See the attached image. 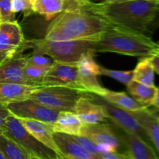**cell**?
Here are the masks:
<instances>
[{
    "mask_svg": "<svg viewBox=\"0 0 159 159\" xmlns=\"http://www.w3.org/2000/svg\"><path fill=\"white\" fill-rule=\"evenodd\" d=\"M0 159H6V158H5L4 155H3L1 153V152H0Z\"/></svg>",
    "mask_w": 159,
    "mask_h": 159,
    "instance_id": "74e56055",
    "label": "cell"
},
{
    "mask_svg": "<svg viewBox=\"0 0 159 159\" xmlns=\"http://www.w3.org/2000/svg\"><path fill=\"white\" fill-rule=\"evenodd\" d=\"M66 2L67 0H35L34 12L43 16L46 20H51L65 9Z\"/></svg>",
    "mask_w": 159,
    "mask_h": 159,
    "instance_id": "cb8c5ba5",
    "label": "cell"
},
{
    "mask_svg": "<svg viewBox=\"0 0 159 159\" xmlns=\"http://www.w3.org/2000/svg\"><path fill=\"white\" fill-rule=\"evenodd\" d=\"M156 44H157V48H158V49H159V41L156 42Z\"/></svg>",
    "mask_w": 159,
    "mask_h": 159,
    "instance_id": "ab89813d",
    "label": "cell"
},
{
    "mask_svg": "<svg viewBox=\"0 0 159 159\" xmlns=\"http://www.w3.org/2000/svg\"><path fill=\"white\" fill-rule=\"evenodd\" d=\"M152 106L159 110V86L157 88V93L153 100V102H152Z\"/></svg>",
    "mask_w": 159,
    "mask_h": 159,
    "instance_id": "d590c367",
    "label": "cell"
},
{
    "mask_svg": "<svg viewBox=\"0 0 159 159\" xmlns=\"http://www.w3.org/2000/svg\"><path fill=\"white\" fill-rule=\"evenodd\" d=\"M24 36L17 21L0 23V51H23Z\"/></svg>",
    "mask_w": 159,
    "mask_h": 159,
    "instance_id": "2e32d148",
    "label": "cell"
},
{
    "mask_svg": "<svg viewBox=\"0 0 159 159\" xmlns=\"http://www.w3.org/2000/svg\"><path fill=\"white\" fill-rule=\"evenodd\" d=\"M119 138L124 148L127 159H158L155 148L135 134L124 131L116 127Z\"/></svg>",
    "mask_w": 159,
    "mask_h": 159,
    "instance_id": "8fae6325",
    "label": "cell"
},
{
    "mask_svg": "<svg viewBox=\"0 0 159 159\" xmlns=\"http://www.w3.org/2000/svg\"><path fill=\"white\" fill-rule=\"evenodd\" d=\"M82 147L85 149H86L89 152H90L91 154L94 155L95 156H96L97 159H99V152H98L97 149V144L96 143L93 142V141L88 138L87 137L83 136V135H71Z\"/></svg>",
    "mask_w": 159,
    "mask_h": 159,
    "instance_id": "4dcf8cb0",
    "label": "cell"
},
{
    "mask_svg": "<svg viewBox=\"0 0 159 159\" xmlns=\"http://www.w3.org/2000/svg\"><path fill=\"white\" fill-rule=\"evenodd\" d=\"M95 51H89L81 56L77 61L79 79L85 93L100 96L106 88L98 81L100 76V65L95 61Z\"/></svg>",
    "mask_w": 159,
    "mask_h": 159,
    "instance_id": "30bf717a",
    "label": "cell"
},
{
    "mask_svg": "<svg viewBox=\"0 0 159 159\" xmlns=\"http://www.w3.org/2000/svg\"><path fill=\"white\" fill-rule=\"evenodd\" d=\"M0 23H2V20H1V15H0Z\"/></svg>",
    "mask_w": 159,
    "mask_h": 159,
    "instance_id": "60d3db41",
    "label": "cell"
},
{
    "mask_svg": "<svg viewBox=\"0 0 159 159\" xmlns=\"http://www.w3.org/2000/svg\"><path fill=\"white\" fill-rule=\"evenodd\" d=\"M77 6L99 16L116 27L152 37L159 27V2L129 0L93 2L91 0H69Z\"/></svg>",
    "mask_w": 159,
    "mask_h": 159,
    "instance_id": "6da1fadb",
    "label": "cell"
},
{
    "mask_svg": "<svg viewBox=\"0 0 159 159\" xmlns=\"http://www.w3.org/2000/svg\"><path fill=\"white\" fill-rule=\"evenodd\" d=\"M156 42L152 37L113 26L95 41L96 52H110L132 57H144L154 54Z\"/></svg>",
    "mask_w": 159,
    "mask_h": 159,
    "instance_id": "3957f363",
    "label": "cell"
},
{
    "mask_svg": "<svg viewBox=\"0 0 159 159\" xmlns=\"http://www.w3.org/2000/svg\"><path fill=\"white\" fill-rule=\"evenodd\" d=\"M16 54L0 65V82H15L34 85L26 77L24 67L29 55Z\"/></svg>",
    "mask_w": 159,
    "mask_h": 159,
    "instance_id": "5bb4252c",
    "label": "cell"
},
{
    "mask_svg": "<svg viewBox=\"0 0 159 159\" xmlns=\"http://www.w3.org/2000/svg\"><path fill=\"white\" fill-rule=\"evenodd\" d=\"M48 68H40L26 61L24 67V73L28 80L34 85L41 86V82Z\"/></svg>",
    "mask_w": 159,
    "mask_h": 159,
    "instance_id": "484cf974",
    "label": "cell"
},
{
    "mask_svg": "<svg viewBox=\"0 0 159 159\" xmlns=\"http://www.w3.org/2000/svg\"><path fill=\"white\" fill-rule=\"evenodd\" d=\"M155 52H157V53H158V54H159V49L158 48H156V50H155Z\"/></svg>",
    "mask_w": 159,
    "mask_h": 159,
    "instance_id": "f35d334b",
    "label": "cell"
},
{
    "mask_svg": "<svg viewBox=\"0 0 159 159\" xmlns=\"http://www.w3.org/2000/svg\"><path fill=\"white\" fill-rule=\"evenodd\" d=\"M74 112L85 124H95L108 120L103 106L94 100L89 93L79 98L75 106Z\"/></svg>",
    "mask_w": 159,
    "mask_h": 159,
    "instance_id": "4fadbf2b",
    "label": "cell"
},
{
    "mask_svg": "<svg viewBox=\"0 0 159 159\" xmlns=\"http://www.w3.org/2000/svg\"><path fill=\"white\" fill-rule=\"evenodd\" d=\"M23 51H0V65L9 59L12 58V57L17 54L18 53L22 52Z\"/></svg>",
    "mask_w": 159,
    "mask_h": 159,
    "instance_id": "836d02e7",
    "label": "cell"
},
{
    "mask_svg": "<svg viewBox=\"0 0 159 159\" xmlns=\"http://www.w3.org/2000/svg\"><path fill=\"white\" fill-rule=\"evenodd\" d=\"M0 15L2 23L16 21V13L12 9V0H0Z\"/></svg>",
    "mask_w": 159,
    "mask_h": 159,
    "instance_id": "f1b7e54d",
    "label": "cell"
},
{
    "mask_svg": "<svg viewBox=\"0 0 159 159\" xmlns=\"http://www.w3.org/2000/svg\"><path fill=\"white\" fill-rule=\"evenodd\" d=\"M9 115H11V113L8 110L6 106L0 103V134H4L6 118Z\"/></svg>",
    "mask_w": 159,
    "mask_h": 159,
    "instance_id": "d6a6232c",
    "label": "cell"
},
{
    "mask_svg": "<svg viewBox=\"0 0 159 159\" xmlns=\"http://www.w3.org/2000/svg\"><path fill=\"white\" fill-rule=\"evenodd\" d=\"M38 85H30L15 82H0V103L6 105L14 101L29 98Z\"/></svg>",
    "mask_w": 159,
    "mask_h": 159,
    "instance_id": "d6986e66",
    "label": "cell"
},
{
    "mask_svg": "<svg viewBox=\"0 0 159 159\" xmlns=\"http://www.w3.org/2000/svg\"><path fill=\"white\" fill-rule=\"evenodd\" d=\"M53 61L54 60L50 57H46L44 54H31L30 55L28 56L27 58V62L29 63L40 67V68H48V69L52 65Z\"/></svg>",
    "mask_w": 159,
    "mask_h": 159,
    "instance_id": "f546056e",
    "label": "cell"
},
{
    "mask_svg": "<svg viewBox=\"0 0 159 159\" xmlns=\"http://www.w3.org/2000/svg\"><path fill=\"white\" fill-rule=\"evenodd\" d=\"M90 95L94 100L97 101L98 102L103 106L107 113L108 120H110L116 127H119L120 129L124 131L130 132V133L138 135L142 139L152 145L145 130L130 112L110 103L97 95L92 94V93H90Z\"/></svg>",
    "mask_w": 159,
    "mask_h": 159,
    "instance_id": "9c48e42d",
    "label": "cell"
},
{
    "mask_svg": "<svg viewBox=\"0 0 159 159\" xmlns=\"http://www.w3.org/2000/svg\"><path fill=\"white\" fill-rule=\"evenodd\" d=\"M80 135L87 137L96 144H107L114 150L121 152L123 144L115 125L106 122L95 124H84Z\"/></svg>",
    "mask_w": 159,
    "mask_h": 159,
    "instance_id": "7c38bea8",
    "label": "cell"
},
{
    "mask_svg": "<svg viewBox=\"0 0 159 159\" xmlns=\"http://www.w3.org/2000/svg\"><path fill=\"white\" fill-rule=\"evenodd\" d=\"M75 1H82V0H75Z\"/></svg>",
    "mask_w": 159,
    "mask_h": 159,
    "instance_id": "b9f144b4",
    "label": "cell"
},
{
    "mask_svg": "<svg viewBox=\"0 0 159 159\" xmlns=\"http://www.w3.org/2000/svg\"><path fill=\"white\" fill-rule=\"evenodd\" d=\"M126 85L128 93L138 103L144 107H152L158 87L145 85L134 80H131Z\"/></svg>",
    "mask_w": 159,
    "mask_h": 159,
    "instance_id": "44dd1931",
    "label": "cell"
},
{
    "mask_svg": "<svg viewBox=\"0 0 159 159\" xmlns=\"http://www.w3.org/2000/svg\"><path fill=\"white\" fill-rule=\"evenodd\" d=\"M155 68L151 56L141 57L133 70L132 80L148 85H155Z\"/></svg>",
    "mask_w": 159,
    "mask_h": 159,
    "instance_id": "603a6c76",
    "label": "cell"
},
{
    "mask_svg": "<svg viewBox=\"0 0 159 159\" xmlns=\"http://www.w3.org/2000/svg\"><path fill=\"white\" fill-rule=\"evenodd\" d=\"M84 123L74 111H59L57 119L52 125L54 132L68 135H80Z\"/></svg>",
    "mask_w": 159,
    "mask_h": 159,
    "instance_id": "ffe728a7",
    "label": "cell"
},
{
    "mask_svg": "<svg viewBox=\"0 0 159 159\" xmlns=\"http://www.w3.org/2000/svg\"><path fill=\"white\" fill-rule=\"evenodd\" d=\"M151 57H152V61L155 72L159 75V54L157 52H154V54L151 55Z\"/></svg>",
    "mask_w": 159,
    "mask_h": 159,
    "instance_id": "e575fe53",
    "label": "cell"
},
{
    "mask_svg": "<svg viewBox=\"0 0 159 159\" xmlns=\"http://www.w3.org/2000/svg\"><path fill=\"white\" fill-rule=\"evenodd\" d=\"M106 2H121V1H129V0H105ZM153 1H158L159 0H153Z\"/></svg>",
    "mask_w": 159,
    "mask_h": 159,
    "instance_id": "8d00e7d4",
    "label": "cell"
},
{
    "mask_svg": "<svg viewBox=\"0 0 159 159\" xmlns=\"http://www.w3.org/2000/svg\"><path fill=\"white\" fill-rule=\"evenodd\" d=\"M41 85L68 87L85 93L79 79L77 62L65 63L54 61L45 73Z\"/></svg>",
    "mask_w": 159,
    "mask_h": 159,
    "instance_id": "52a82bcc",
    "label": "cell"
},
{
    "mask_svg": "<svg viewBox=\"0 0 159 159\" xmlns=\"http://www.w3.org/2000/svg\"><path fill=\"white\" fill-rule=\"evenodd\" d=\"M99 96L110 103L129 112L137 111L145 108L138 103L130 95L124 92H115L106 89Z\"/></svg>",
    "mask_w": 159,
    "mask_h": 159,
    "instance_id": "7402d4cb",
    "label": "cell"
},
{
    "mask_svg": "<svg viewBox=\"0 0 159 159\" xmlns=\"http://www.w3.org/2000/svg\"><path fill=\"white\" fill-rule=\"evenodd\" d=\"M96 40H50L45 38L34 39L24 42V48H31L32 54H44L54 61L75 63L81 56L95 51Z\"/></svg>",
    "mask_w": 159,
    "mask_h": 159,
    "instance_id": "277c9868",
    "label": "cell"
},
{
    "mask_svg": "<svg viewBox=\"0 0 159 159\" xmlns=\"http://www.w3.org/2000/svg\"><path fill=\"white\" fill-rule=\"evenodd\" d=\"M35 0H12V9L15 13L23 12L25 16L34 13V4Z\"/></svg>",
    "mask_w": 159,
    "mask_h": 159,
    "instance_id": "83f0119b",
    "label": "cell"
},
{
    "mask_svg": "<svg viewBox=\"0 0 159 159\" xmlns=\"http://www.w3.org/2000/svg\"><path fill=\"white\" fill-rule=\"evenodd\" d=\"M85 93L68 87L41 85L34 90L29 98L58 111H74L77 101Z\"/></svg>",
    "mask_w": 159,
    "mask_h": 159,
    "instance_id": "8992f818",
    "label": "cell"
},
{
    "mask_svg": "<svg viewBox=\"0 0 159 159\" xmlns=\"http://www.w3.org/2000/svg\"><path fill=\"white\" fill-rule=\"evenodd\" d=\"M137 119L141 127L147 133L152 145L159 156V120L158 115L149 107L142 110L130 112Z\"/></svg>",
    "mask_w": 159,
    "mask_h": 159,
    "instance_id": "ac0fdd59",
    "label": "cell"
},
{
    "mask_svg": "<svg viewBox=\"0 0 159 159\" xmlns=\"http://www.w3.org/2000/svg\"><path fill=\"white\" fill-rule=\"evenodd\" d=\"M9 113L16 118H29L42 121L52 126L57 119L58 110H54L27 98L6 104Z\"/></svg>",
    "mask_w": 159,
    "mask_h": 159,
    "instance_id": "ba28073f",
    "label": "cell"
},
{
    "mask_svg": "<svg viewBox=\"0 0 159 159\" xmlns=\"http://www.w3.org/2000/svg\"><path fill=\"white\" fill-rule=\"evenodd\" d=\"M113 25L88 10L68 6L56 16L47 29L50 40H96Z\"/></svg>",
    "mask_w": 159,
    "mask_h": 159,
    "instance_id": "7a4b0ae2",
    "label": "cell"
},
{
    "mask_svg": "<svg viewBox=\"0 0 159 159\" xmlns=\"http://www.w3.org/2000/svg\"><path fill=\"white\" fill-rule=\"evenodd\" d=\"M100 75L108 76L123 84L127 85L133 78V70L120 71V70L108 69L100 65Z\"/></svg>",
    "mask_w": 159,
    "mask_h": 159,
    "instance_id": "4316f807",
    "label": "cell"
},
{
    "mask_svg": "<svg viewBox=\"0 0 159 159\" xmlns=\"http://www.w3.org/2000/svg\"><path fill=\"white\" fill-rule=\"evenodd\" d=\"M20 124L30 133L36 139L55 152L60 159H64L56 144L54 138V130L52 126L42 121L29 118H17Z\"/></svg>",
    "mask_w": 159,
    "mask_h": 159,
    "instance_id": "9a60e30c",
    "label": "cell"
},
{
    "mask_svg": "<svg viewBox=\"0 0 159 159\" xmlns=\"http://www.w3.org/2000/svg\"><path fill=\"white\" fill-rule=\"evenodd\" d=\"M0 152L6 159H31L19 144L4 134H0Z\"/></svg>",
    "mask_w": 159,
    "mask_h": 159,
    "instance_id": "d4e9b609",
    "label": "cell"
},
{
    "mask_svg": "<svg viewBox=\"0 0 159 159\" xmlns=\"http://www.w3.org/2000/svg\"><path fill=\"white\" fill-rule=\"evenodd\" d=\"M4 134L19 144L31 159H60L55 152L29 133L12 114L6 118Z\"/></svg>",
    "mask_w": 159,
    "mask_h": 159,
    "instance_id": "5b68a950",
    "label": "cell"
},
{
    "mask_svg": "<svg viewBox=\"0 0 159 159\" xmlns=\"http://www.w3.org/2000/svg\"><path fill=\"white\" fill-rule=\"evenodd\" d=\"M54 138L64 159H97L71 135L54 132Z\"/></svg>",
    "mask_w": 159,
    "mask_h": 159,
    "instance_id": "e0dca14e",
    "label": "cell"
},
{
    "mask_svg": "<svg viewBox=\"0 0 159 159\" xmlns=\"http://www.w3.org/2000/svg\"><path fill=\"white\" fill-rule=\"evenodd\" d=\"M158 120H159V116H158Z\"/></svg>",
    "mask_w": 159,
    "mask_h": 159,
    "instance_id": "7bdbcfd3",
    "label": "cell"
},
{
    "mask_svg": "<svg viewBox=\"0 0 159 159\" xmlns=\"http://www.w3.org/2000/svg\"><path fill=\"white\" fill-rule=\"evenodd\" d=\"M99 159H127V157L122 152L111 150L99 153Z\"/></svg>",
    "mask_w": 159,
    "mask_h": 159,
    "instance_id": "1f68e13d",
    "label": "cell"
}]
</instances>
